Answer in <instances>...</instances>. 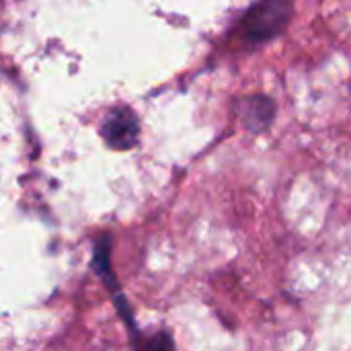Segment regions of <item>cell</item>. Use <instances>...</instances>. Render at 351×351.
<instances>
[{
  "mask_svg": "<svg viewBox=\"0 0 351 351\" xmlns=\"http://www.w3.org/2000/svg\"><path fill=\"white\" fill-rule=\"evenodd\" d=\"M292 19L290 0H261L243 19V33L251 43H263L278 37Z\"/></svg>",
  "mask_w": 351,
  "mask_h": 351,
  "instance_id": "obj_1",
  "label": "cell"
},
{
  "mask_svg": "<svg viewBox=\"0 0 351 351\" xmlns=\"http://www.w3.org/2000/svg\"><path fill=\"white\" fill-rule=\"evenodd\" d=\"M138 130L140 125H138L136 113L128 107H117L105 117L101 134L111 148L130 150L138 140Z\"/></svg>",
  "mask_w": 351,
  "mask_h": 351,
  "instance_id": "obj_2",
  "label": "cell"
},
{
  "mask_svg": "<svg viewBox=\"0 0 351 351\" xmlns=\"http://www.w3.org/2000/svg\"><path fill=\"white\" fill-rule=\"evenodd\" d=\"M239 115H241L243 125L249 132L261 134L274 121L276 105H274L271 99H267L263 95H251V97H247V99H243L239 103Z\"/></svg>",
  "mask_w": 351,
  "mask_h": 351,
  "instance_id": "obj_3",
  "label": "cell"
}]
</instances>
